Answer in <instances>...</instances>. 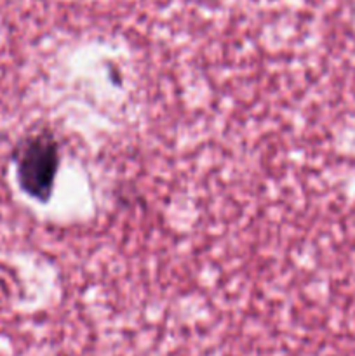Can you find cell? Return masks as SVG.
Instances as JSON below:
<instances>
[{
    "mask_svg": "<svg viewBox=\"0 0 355 356\" xmlns=\"http://www.w3.org/2000/svg\"><path fill=\"white\" fill-rule=\"evenodd\" d=\"M16 179L26 197L47 204L61 167V146L54 132L38 129L23 136L13 152Z\"/></svg>",
    "mask_w": 355,
    "mask_h": 356,
    "instance_id": "obj_1",
    "label": "cell"
}]
</instances>
